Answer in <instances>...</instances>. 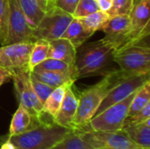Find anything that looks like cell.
<instances>
[{
    "label": "cell",
    "mask_w": 150,
    "mask_h": 149,
    "mask_svg": "<svg viewBox=\"0 0 150 149\" xmlns=\"http://www.w3.org/2000/svg\"><path fill=\"white\" fill-rule=\"evenodd\" d=\"M78 48L75 62L76 80L96 76H105L116 70L113 60L115 47L105 40L83 44Z\"/></svg>",
    "instance_id": "cell-1"
},
{
    "label": "cell",
    "mask_w": 150,
    "mask_h": 149,
    "mask_svg": "<svg viewBox=\"0 0 150 149\" xmlns=\"http://www.w3.org/2000/svg\"><path fill=\"white\" fill-rule=\"evenodd\" d=\"M134 76L132 74L116 69L106 76L89 89L83 91L77 98V110L74 119V129L83 130L94 117L100 104L109 91L120 81Z\"/></svg>",
    "instance_id": "cell-2"
},
{
    "label": "cell",
    "mask_w": 150,
    "mask_h": 149,
    "mask_svg": "<svg viewBox=\"0 0 150 149\" xmlns=\"http://www.w3.org/2000/svg\"><path fill=\"white\" fill-rule=\"evenodd\" d=\"M71 131L72 129L56 125L53 121L44 122L18 135L0 136V144L9 141L16 149H50Z\"/></svg>",
    "instance_id": "cell-3"
},
{
    "label": "cell",
    "mask_w": 150,
    "mask_h": 149,
    "mask_svg": "<svg viewBox=\"0 0 150 149\" xmlns=\"http://www.w3.org/2000/svg\"><path fill=\"white\" fill-rule=\"evenodd\" d=\"M149 36L123 45L113 53V60L120 69L132 75H143L150 71Z\"/></svg>",
    "instance_id": "cell-4"
},
{
    "label": "cell",
    "mask_w": 150,
    "mask_h": 149,
    "mask_svg": "<svg viewBox=\"0 0 150 149\" xmlns=\"http://www.w3.org/2000/svg\"><path fill=\"white\" fill-rule=\"evenodd\" d=\"M28 41H35L33 28L28 24L19 0H6V11L1 44L5 46Z\"/></svg>",
    "instance_id": "cell-5"
},
{
    "label": "cell",
    "mask_w": 150,
    "mask_h": 149,
    "mask_svg": "<svg viewBox=\"0 0 150 149\" xmlns=\"http://www.w3.org/2000/svg\"><path fill=\"white\" fill-rule=\"evenodd\" d=\"M16 96L19 105L25 107L33 116H35L42 122H51L46 120V113L43 112V105L36 96L31 83V70L28 68L11 69Z\"/></svg>",
    "instance_id": "cell-6"
},
{
    "label": "cell",
    "mask_w": 150,
    "mask_h": 149,
    "mask_svg": "<svg viewBox=\"0 0 150 149\" xmlns=\"http://www.w3.org/2000/svg\"><path fill=\"white\" fill-rule=\"evenodd\" d=\"M136 91L125 99L109 106L99 114L94 116L83 130L99 132L120 131L123 127V123L127 117L131 102Z\"/></svg>",
    "instance_id": "cell-7"
},
{
    "label": "cell",
    "mask_w": 150,
    "mask_h": 149,
    "mask_svg": "<svg viewBox=\"0 0 150 149\" xmlns=\"http://www.w3.org/2000/svg\"><path fill=\"white\" fill-rule=\"evenodd\" d=\"M73 16L56 6H51L46 11L39 25L33 29V37L36 40L51 41L62 37Z\"/></svg>",
    "instance_id": "cell-8"
},
{
    "label": "cell",
    "mask_w": 150,
    "mask_h": 149,
    "mask_svg": "<svg viewBox=\"0 0 150 149\" xmlns=\"http://www.w3.org/2000/svg\"><path fill=\"white\" fill-rule=\"evenodd\" d=\"M83 138L96 149H142L122 131L99 132L78 130Z\"/></svg>",
    "instance_id": "cell-9"
},
{
    "label": "cell",
    "mask_w": 150,
    "mask_h": 149,
    "mask_svg": "<svg viewBox=\"0 0 150 149\" xmlns=\"http://www.w3.org/2000/svg\"><path fill=\"white\" fill-rule=\"evenodd\" d=\"M149 81V73L130 76L119 82L104 98L94 116L99 114L100 112L107 109L109 106L125 99L126 97L138 90L140 88H142Z\"/></svg>",
    "instance_id": "cell-10"
},
{
    "label": "cell",
    "mask_w": 150,
    "mask_h": 149,
    "mask_svg": "<svg viewBox=\"0 0 150 149\" xmlns=\"http://www.w3.org/2000/svg\"><path fill=\"white\" fill-rule=\"evenodd\" d=\"M34 41L18 42L0 47V66L9 69L29 68Z\"/></svg>",
    "instance_id": "cell-11"
},
{
    "label": "cell",
    "mask_w": 150,
    "mask_h": 149,
    "mask_svg": "<svg viewBox=\"0 0 150 149\" xmlns=\"http://www.w3.org/2000/svg\"><path fill=\"white\" fill-rule=\"evenodd\" d=\"M105 33L103 39L112 44L115 50L130 42L131 21L129 15H117L111 17L108 22L100 29Z\"/></svg>",
    "instance_id": "cell-12"
},
{
    "label": "cell",
    "mask_w": 150,
    "mask_h": 149,
    "mask_svg": "<svg viewBox=\"0 0 150 149\" xmlns=\"http://www.w3.org/2000/svg\"><path fill=\"white\" fill-rule=\"evenodd\" d=\"M129 17L131 21L130 42L137 41L149 36L150 0H142L138 4L134 5Z\"/></svg>",
    "instance_id": "cell-13"
},
{
    "label": "cell",
    "mask_w": 150,
    "mask_h": 149,
    "mask_svg": "<svg viewBox=\"0 0 150 149\" xmlns=\"http://www.w3.org/2000/svg\"><path fill=\"white\" fill-rule=\"evenodd\" d=\"M72 86H67L61 107L53 118V122L61 126L75 130L73 122L77 110V97L72 90Z\"/></svg>",
    "instance_id": "cell-14"
},
{
    "label": "cell",
    "mask_w": 150,
    "mask_h": 149,
    "mask_svg": "<svg viewBox=\"0 0 150 149\" xmlns=\"http://www.w3.org/2000/svg\"><path fill=\"white\" fill-rule=\"evenodd\" d=\"M41 123L44 122H42L35 116H33L25 107L19 105L18 110L12 117L9 133L6 135L12 136L25 133L37 127Z\"/></svg>",
    "instance_id": "cell-15"
},
{
    "label": "cell",
    "mask_w": 150,
    "mask_h": 149,
    "mask_svg": "<svg viewBox=\"0 0 150 149\" xmlns=\"http://www.w3.org/2000/svg\"><path fill=\"white\" fill-rule=\"evenodd\" d=\"M49 49L47 58H53L75 66L77 49L72 43L64 38H60L48 41Z\"/></svg>",
    "instance_id": "cell-16"
},
{
    "label": "cell",
    "mask_w": 150,
    "mask_h": 149,
    "mask_svg": "<svg viewBox=\"0 0 150 149\" xmlns=\"http://www.w3.org/2000/svg\"><path fill=\"white\" fill-rule=\"evenodd\" d=\"M31 74L38 80L43 82L44 83L51 86L54 89L61 86L73 85L74 83L76 82V80L70 75L60 72L33 69L31 71Z\"/></svg>",
    "instance_id": "cell-17"
},
{
    "label": "cell",
    "mask_w": 150,
    "mask_h": 149,
    "mask_svg": "<svg viewBox=\"0 0 150 149\" xmlns=\"http://www.w3.org/2000/svg\"><path fill=\"white\" fill-rule=\"evenodd\" d=\"M128 138L142 148H150V119L121 129Z\"/></svg>",
    "instance_id": "cell-18"
},
{
    "label": "cell",
    "mask_w": 150,
    "mask_h": 149,
    "mask_svg": "<svg viewBox=\"0 0 150 149\" xmlns=\"http://www.w3.org/2000/svg\"><path fill=\"white\" fill-rule=\"evenodd\" d=\"M94 32L87 30L78 20V18H73L69 25H68L66 31L64 32L62 38L69 40L72 45L78 49L79 47H81L84 42L91 38V36Z\"/></svg>",
    "instance_id": "cell-19"
},
{
    "label": "cell",
    "mask_w": 150,
    "mask_h": 149,
    "mask_svg": "<svg viewBox=\"0 0 150 149\" xmlns=\"http://www.w3.org/2000/svg\"><path fill=\"white\" fill-rule=\"evenodd\" d=\"M50 149H96L85 141L80 131L72 130Z\"/></svg>",
    "instance_id": "cell-20"
},
{
    "label": "cell",
    "mask_w": 150,
    "mask_h": 149,
    "mask_svg": "<svg viewBox=\"0 0 150 149\" xmlns=\"http://www.w3.org/2000/svg\"><path fill=\"white\" fill-rule=\"evenodd\" d=\"M19 4L28 24L34 29L40 22L46 11L41 8L37 0H19Z\"/></svg>",
    "instance_id": "cell-21"
},
{
    "label": "cell",
    "mask_w": 150,
    "mask_h": 149,
    "mask_svg": "<svg viewBox=\"0 0 150 149\" xmlns=\"http://www.w3.org/2000/svg\"><path fill=\"white\" fill-rule=\"evenodd\" d=\"M33 69H41V70H47V71H54V72L68 74V75H70L76 81L75 66L69 65V64H68L64 61H62L60 60H56V59H53V58H47L42 62L38 64Z\"/></svg>",
    "instance_id": "cell-22"
},
{
    "label": "cell",
    "mask_w": 150,
    "mask_h": 149,
    "mask_svg": "<svg viewBox=\"0 0 150 149\" xmlns=\"http://www.w3.org/2000/svg\"><path fill=\"white\" fill-rule=\"evenodd\" d=\"M66 88L67 86H61L54 89V90L50 93V95L47 97L45 103L43 104L44 113L47 114L51 118H54L55 116L61 107Z\"/></svg>",
    "instance_id": "cell-23"
},
{
    "label": "cell",
    "mask_w": 150,
    "mask_h": 149,
    "mask_svg": "<svg viewBox=\"0 0 150 149\" xmlns=\"http://www.w3.org/2000/svg\"><path fill=\"white\" fill-rule=\"evenodd\" d=\"M110 18L111 16L107 12L98 10L86 17L79 18L78 20L87 30L95 32L96 31L100 30Z\"/></svg>",
    "instance_id": "cell-24"
},
{
    "label": "cell",
    "mask_w": 150,
    "mask_h": 149,
    "mask_svg": "<svg viewBox=\"0 0 150 149\" xmlns=\"http://www.w3.org/2000/svg\"><path fill=\"white\" fill-rule=\"evenodd\" d=\"M49 43L44 40H36L33 43V47L30 55L29 69L32 71L38 64L46 60L48 56Z\"/></svg>",
    "instance_id": "cell-25"
},
{
    "label": "cell",
    "mask_w": 150,
    "mask_h": 149,
    "mask_svg": "<svg viewBox=\"0 0 150 149\" xmlns=\"http://www.w3.org/2000/svg\"><path fill=\"white\" fill-rule=\"evenodd\" d=\"M149 102H150V82H147L142 88H140L132 102L128 110L127 117H130L134 114H135L137 112H139L141 109H142Z\"/></svg>",
    "instance_id": "cell-26"
},
{
    "label": "cell",
    "mask_w": 150,
    "mask_h": 149,
    "mask_svg": "<svg viewBox=\"0 0 150 149\" xmlns=\"http://www.w3.org/2000/svg\"><path fill=\"white\" fill-rule=\"evenodd\" d=\"M98 10L99 8L96 0H79L72 16L76 18H83Z\"/></svg>",
    "instance_id": "cell-27"
},
{
    "label": "cell",
    "mask_w": 150,
    "mask_h": 149,
    "mask_svg": "<svg viewBox=\"0 0 150 149\" xmlns=\"http://www.w3.org/2000/svg\"><path fill=\"white\" fill-rule=\"evenodd\" d=\"M134 7V0H113L110 11L107 12L111 17L117 15H129Z\"/></svg>",
    "instance_id": "cell-28"
},
{
    "label": "cell",
    "mask_w": 150,
    "mask_h": 149,
    "mask_svg": "<svg viewBox=\"0 0 150 149\" xmlns=\"http://www.w3.org/2000/svg\"><path fill=\"white\" fill-rule=\"evenodd\" d=\"M31 83H32L33 89L36 96L38 97V98L43 105L45 103L46 99L47 98V97L54 90V88H52L51 86L38 80L32 74H31Z\"/></svg>",
    "instance_id": "cell-29"
},
{
    "label": "cell",
    "mask_w": 150,
    "mask_h": 149,
    "mask_svg": "<svg viewBox=\"0 0 150 149\" xmlns=\"http://www.w3.org/2000/svg\"><path fill=\"white\" fill-rule=\"evenodd\" d=\"M148 119H150V102H149L142 109H141L135 114H134L130 117H127V119H125V121L123 123L122 128L142 123V122L147 120Z\"/></svg>",
    "instance_id": "cell-30"
},
{
    "label": "cell",
    "mask_w": 150,
    "mask_h": 149,
    "mask_svg": "<svg viewBox=\"0 0 150 149\" xmlns=\"http://www.w3.org/2000/svg\"><path fill=\"white\" fill-rule=\"evenodd\" d=\"M78 1L79 0H52V4L54 6L58 7L70 15H73Z\"/></svg>",
    "instance_id": "cell-31"
},
{
    "label": "cell",
    "mask_w": 150,
    "mask_h": 149,
    "mask_svg": "<svg viewBox=\"0 0 150 149\" xmlns=\"http://www.w3.org/2000/svg\"><path fill=\"white\" fill-rule=\"evenodd\" d=\"M5 11H6V0H0V41L3 37Z\"/></svg>",
    "instance_id": "cell-32"
},
{
    "label": "cell",
    "mask_w": 150,
    "mask_h": 149,
    "mask_svg": "<svg viewBox=\"0 0 150 149\" xmlns=\"http://www.w3.org/2000/svg\"><path fill=\"white\" fill-rule=\"evenodd\" d=\"M11 78H12L11 70L0 66V86L9 81H11Z\"/></svg>",
    "instance_id": "cell-33"
},
{
    "label": "cell",
    "mask_w": 150,
    "mask_h": 149,
    "mask_svg": "<svg viewBox=\"0 0 150 149\" xmlns=\"http://www.w3.org/2000/svg\"><path fill=\"white\" fill-rule=\"evenodd\" d=\"M96 1H97V4H98L100 11L108 12L110 11V9L112 8L113 0H96Z\"/></svg>",
    "instance_id": "cell-34"
},
{
    "label": "cell",
    "mask_w": 150,
    "mask_h": 149,
    "mask_svg": "<svg viewBox=\"0 0 150 149\" xmlns=\"http://www.w3.org/2000/svg\"><path fill=\"white\" fill-rule=\"evenodd\" d=\"M38 3L40 4V5L41 6V8L46 11L47 10H48L51 6H53L52 4V0H37Z\"/></svg>",
    "instance_id": "cell-35"
},
{
    "label": "cell",
    "mask_w": 150,
    "mask_h": 149,
    "mask_svg": "<svg viewBox=\"0 0 150 149\" xmlns=\"http://www.w3.org/2000/svg\"><path fill=\"white\" fill-rule=\"evenodd\" d=\"M0 145H1L0 149H16L15 147L9 141H4Z\"/></svg>",
    "instance_id": "cell-36"
},
{
    "label": "cell",
    "mask_w": 150,
    "mask_h": 149,
    "mask_svg": "<svg viewBox=\"0 0 150 149\" xmlns=\"http://www.w3.org/2000/svg\"><path fill=\"white\" fill-rule=\"evenodd\" d=\"M141 1H142V0H134V6L136 5V4H138Z\"/></svg>",
    "instance_id": "cell-37"
},
{
    "label": "cell",
    "mask_w": 150,
    "mask_h": 149,
    "mask_svg": "<svg viewBox=\"0 0 150 149\" xmlns=\"http://www.w3.org/2000/svg\"></svg>",
    "instance_id": "cell-38"
}]
</instances>
